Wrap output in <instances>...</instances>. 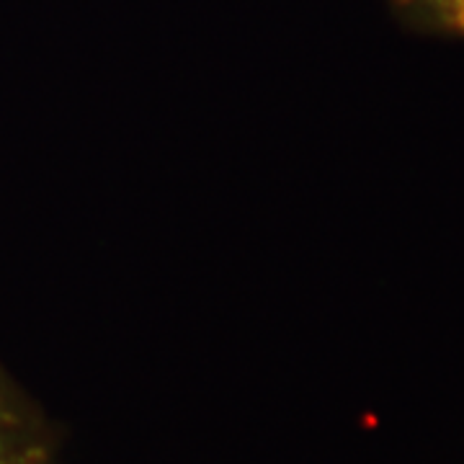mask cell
Returning a JSON list of instances; mask_svg holds the SVG:
<instances>
[{
	"mask_svg": "<svg viewBox=\"0 0 464 464\" xmlns=\"http://www.w3.org/2000/svg\"><path fill=\"white\" fill-rule=\"evenodd\" d=\"M47 462L42 433L0 372V464Z\"/></svg>",
	"mask_w": 464,
	"mask_h": 464,
	"instance_id": "cell-1",
	"label": "cell"
},
{
	"mask_svg": "<svg viewBox=\"0 0 464 464\" xmlns=\"http://www.w3.org/2000/svg\"><path fill=\"white\" fill-rule=\"evenodd\" d=\"M392 3L423 29L464 36V0H392Z\"/></svg>",
	"mask_w": 464,
	"mask_h": 464,
	"instance_id": "cell-2",
	"label": "cell"
}]
</instances>
